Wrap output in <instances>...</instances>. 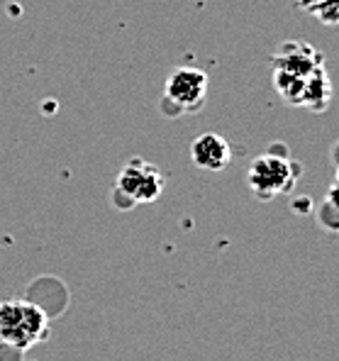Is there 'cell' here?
I'll return each mask as SVG.
<instances>
[{"instance_id":"1","label":"cell","mask_w":339,"mask_h":361,"mask_svg":"<svg viewBox=\"0 0 339 361\" xmlns=\"http://www.w3.org/2000/svg\"><path fill=\"white\" fill-rule=\"evenodd\" d=\"M300 166L288 157L283 147H273L269 154H261L252 161L247 171V185L259 200H273L276 195L290 193L298 183Z\"/></svg>"},{"instance_id":"2","label":"cell","mask_w":339,"mask_h":361,"mask_svg":"<svg viewBox=\"0 0 339 361\" xmlns=\"http://www.w3.org/2000/svg\"><path fill=\"white\" fill-rule=\"evenodd\" d=\"M49 317L39 305L27 300L0 302V344L15 349H30L47 339Z\"/></svg>"},{"instance_id":"3","label":"cell","mask_w":339,"mask_h":361,"mask_svg":"<svg viewBox=\"0 0 339 361\" xmlns=\"http://www.w3.org/2000/svg\"><path fill=\"white\" fill-rule=\"evenodd\" d=\"M164 193V173L159 166L135 157L123 166L118 180H115L113 203L118 208H135L137 203H154Z\"/></svg>"},{"instance_id":"4","label":"cell","mask_w":339,"mask_h":361,"mask_svg":"<svg viewBox=\"0 0 339 361\" xmlns=\"http://www.w3.org/2000/svg\"><path fill=\"white\" fill-rule=\"evenodd\" d=\"M208 95V73L193 66H181L166 78L161 110L168 118L198 113Z\"/></svg>"},{"instance_id":"5","label":"cell","mask_w":339,"mask_h":361,"mask_svg":"<svg viewBox=\"0 0 339 361\" xmlns=\"http://www.w3.org/2000/svg\"><path fill=\"white\" fill-rule=\"evenodd\" d=\"M271 66L305 78V76H310L315 68L325 66V56L312 44H308V42L288 39V42H283L276 54L271 56Z\"/></svg>"},{"instance_id":"6","label":"cell","mask_w":339,"mask_h":361,"mask_svg":"<svg viewBox=\"0 0 339 361\" xmlns=\"http://www.w3.org/2000/svg\"><path fill=\"white\" fill-rule=\"evenodd\" d=\"M190 159L203 171H222L232 161V147L225 137L215 135V132H205L190 147Z\"/></svg>"},{"instance_id":"7","label":"cell","mask_w":339,"mask_h":361,"mask_svg":"<svg viewBox=\"0 0 339 361\" xmlns=\"http://www.w3.org/2000/svg\"><path fill=\"white\" fill-rule=\"evenodd\" d=\"M332 98V83L330 76H327V68L320 66L305 76V90H303V105L300 108H310L312 113H322L327 110Z\"/></svg>"},{"instance_id":"8","label":"cell","mask_w":339,"mask_h":361,"mask_svg":"<svg viewBox=\"0 0 339 361\" xmlns=\"http://www.w3.org/2000/svg\"><path fill=\"white\" fill-rule=\"evenodd\" d=\"M273 88L278 90V95L288 105H303V90H305L303 76H295V73L273 68Z\"/></svg>"},{"instance_id":"9","label":"cell","mask_w":339,"mask_h":361,"mask_svg":"<svg viewBox=\"0 0 339 361\" xmlns=\"http://www.w3.org/2000/svg\"><path fill=\"white\" fill-rule=\"evenodd\" d=\"M310 15L320 20L322 25L339 27V0H320V3L310 10Z\"/></svg>"},{"instance_id":"10","label":"cell","mask_w":339,"mask_h":361,"mask_svg":"<svg viewBox=\"0 0 339 361\" xmlns=\"http://www.w3.org/2000/svg\"><path fill=\"white\" fill-rule=\"evenodd\" d=\"M317 222H320V227L322 230H327V232H339V210L335 208L332 203H322L320 205V210H317Z\"/></svg>"},{"instance_id":"11","label":"cell","mask_w":339,"mask_h":361,"mask_svg":"<svg viewBox=\"0 0 339 361\" xmlns=\"http://www.w3.org/2000/svg\"><path fill=\"white\" fill-rule=\"evenodd\" d=\"M325 200H327V203H332V205H335V208L339 210V185H337V183H335V185H332V188H330V190H327Z\"/></svg>"},{"instance_id":"12","label":"cell","mask_w":339,"mask_h":361,"mask_svg":"<svg viewBox=\"0 0 339 361\" xmlns=\"http://www.w3.org/2000/svg\"><path fill=\"white\" fill-rule=\"evenodd\" d=\"M317 3H320V0H295V5H298L300 10H308V13H310L312 8H315Z\"/></svg>"},{"instance_id":"13","label":"cell","mask_w":339,"mask_h":361,"mask_svg":"<svg viewBox=\"0 0 339 361\" xmlns=\"http://www.w3.org/2000/svg\"><path fill=\"white\" fill-rule=\"evenodd\" d=\"M335 183L339 185V161H337V173H335Z\"/></svg>"}]
</instances>
